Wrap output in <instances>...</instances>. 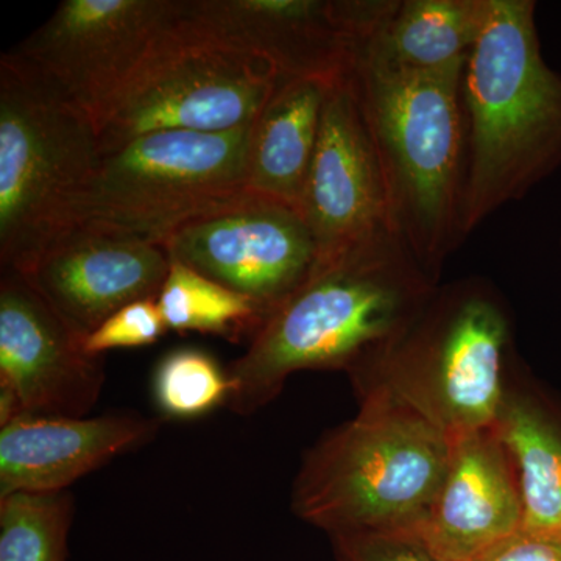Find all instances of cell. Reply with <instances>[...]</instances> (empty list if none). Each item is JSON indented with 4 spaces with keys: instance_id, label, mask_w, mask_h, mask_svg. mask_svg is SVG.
I'll return each mask as SVG.
<instances>
[{
    "instance_id": "cell-17",
    "label": "cell",
    "mask_w": 561,
    "mask_h": 561,
    "mask_svg": "<svg viewBox=\"0 0 561 561\" xmlns=\"http://www.w3.org/2000/svg\"><path fill=\"white\" fill-rule=\"evenodd\" d=\"M330 84L280 80L251 128L247 190L300 213Z\"/></svg>"
},
{
    "instance_id": "cell-26",
    "label": "cell",
    "mask_w": 561,
    "mask_h": 561,
    "mask_svg": "<svg viewBox=\"0 0 561 561\" xmlns=\"http://www.w3.org/2000/svg\"><path fill=\"white\" fill-rule=\"evenodd\" d=\"M560 245H561V238H560Z\"/></svg>"
},
{
    "instance_id": "cell-23",
    "label": "cell",
    "mask_w": 561,
    "mask_h": 561,
    "mask_svg": "<svg viewBox=\"0 0 561 561\" xmlns=\"http://www.w3.org/2000/svg\"><path fill=\"white\" fill-rule=\"evenodd\" d=\"M168 332L157 298L125 306L108 317L84 339V350L94 356L106 351L142 348L160 341Z\"/></svg>"
},
{
    "instance_id": "cell-20",
    "label": "cell",
    "mask_w": 561,
    "mask_h": 561,
    "mask_svg": "<svg viewBox=\"0 0 561 561\" xmlns=\"http://www.w3.org/2000/svg\"><path fill=\"white\" fill-rule=\"evenodd\" d=\"M157 302L168 331L238 341L243 334L253 339L265 323L260 308L249 298L172 257Z\"/></svg>"
},
{
    "instance_id": "cell-14",
    "label": "cell",
    "mask_w": 561,
    "mask_h": 561,
    "mask_svg": "<svg viewBox=\"0 0 561 561\" xmlns=\"http://www.w3.org/2000/svg\"><path fill=\"white\" fill-rule=\"evenodd\" d=\"M169 267L171 256L160 243L101 221H79L22 276L87 339L125 306L157 298Z\"/></svg>"
},
{
    "instance_id": "cell-24",
    "label": "cell",
    "mask_w": 561,
    "mask_h": 561,
    "mask_svg": "<svg viewBox=\"0 0 561 561\" xmlns=\"http://www.w3.org/2000/svg\"><path fill=\"white\" fill-rule=\"evenodd\" d=\"M341 561H443L412 530L331 537Z\"/></svg>"
},
{
    "instance_id": "cell-16",
    "label": "cell",
    "mask_w": 561,
    "mask_h": 561,
    "mask_svg": "<svg viewBox=\"0 0 561 561\" xmlns=\"http://www.w3.org/2000/svg\"><path fill=\"white\" fill-rule=\"evenodd\" d=\"M158 430V421L133 412L21 416L0 427V497L66 491L114 457L147 445Z\"/></svg>"
},
{
    "instance_id": "cell-4",
    "label": "cell",
    "mask_w": 561,
    "mask_h": 561,
    "mask_svg": "<svg viewBox=\"0 0 561 561\" xmlns=\"http://www.w3.org/2000/svg\"><path fill=\"white\" fill-rule=\"evenodd\" d=\"M357 400V415L306 453L291 511L331 537L416 529L440 489L454 438L382 391Z\"/></svg>"
},
{
    "instance_id": "cell-11",
    "label": "cell",
    "mask_w": 561,
    "mask_h": 561,
    "mask_svg": "<svg viewBox=\"0 0 561 561\" xmlns=\"http://www.w3.org/2000/svg\"><path fill=\"white\" fill-rule=\"evenodd\" d=\"M162 247L172 260L249 298L265 321L317 264L316 241L301 214L260 197L191 221Z\"/></svg>"
},
{
    "instance_id": "cell-25",
    "label": "cell",
    "mask_w": 561,
    "mask_h": 561,
    "mask_svg": "<svg viewBox=\"0 0 561 561\" xmlns=\"http://www.w3.org/2000/svg\"><path fill=\"white\" fill-rule=\"evenodd\" d=\"M474 561H561V546L516 531Z\"/></svg>"
},
{
    "instance_id": "cell-7",
    "label": "cell",
    "mask_w": 561,
    "mask_h": 561,
    "mask_svg": "<svg viewBox=\"0 0 561 561\" xmlns=\"http://www.w3.org/2000/svg\"><path fill=\"white\" fill-rule=\"evenodd\" d=\"M251 128L154 131L102 158L73 220L101 221L164 245L191 221L251 201Z\"/></svg>"
},
{
    "instance_id": "cell-1",
    "label": "cell",
    "mask_w": 561,
    "mask_h": 561,
    "mask_svg": "<svg viewBox=\"0 0 561 561\" xmlns=\"http://www.w3.org/2000/svg\"><path fill=\"white\" fill-rule=\"evenodd\" d=\"M437 287L393 231L317 265L231 365L227 408L261 411L298 371H350L401 334Z\"/></svg>"
},
{
    "instance_id": "cell-5",
    "label": "cell",
    "mask_w": 561,
    "mask_h": 561,
    "mask_svg": "<svg viewBox=\"0 0 561 561\" xmlns=\"http://www.w3.org/2000/svg\"><path fill=\"white\" fill-rule=\"evenodd\" d=\"M512 345L497 290L482 279L454 280L438 284L401 334L346 373L356 394L382 391L454 438L496 426Z\"/></svg>"
},
{
    "instance_id": "cell-15",
    "label": "cell",
    "mask_w": 561,
    "mask_h": 561,
    "mask_svg": "<svg viewBox=\"0 0 561 561\" xmlns=\"http://www.w3.org/2000/svg\"><path fill=\"white\" fill-rule=\"evenodd\" d=\"M522 497L497 427L454 437L430 511L413 534L443 561H474L522 530Z\"/></svg>"
},
{
    "instance_id": "cell-9",
    "label": "cell",
    "mask_w": 561,
    "mask_h": 561,
    "mask_svg": "<svg viewBox=\"0 0 561 561\" xmlns=\"http://www.w3.org/2000/svg\"><path fill=\"white\" fill-rule=\"evenodd\" d=\"M397 0H181L187 31L272 66L280 80L339 83Z\"/></svg>"
},
{
    "instance_id": "cell-3",
    "label": "cell",
    "mask_w": 561,
    "mask_h": 561,
    "mask_svg": "<svg viewBox=\"0 0 561 561\" xmlns=\"http://www.w3.org/2000/svg\"><path fill=\"white\" fill-rule=\"evenodd\" d=\"M463 70L409 73L356 60L350 73L381 164L391 231L437 283L465 239Z\"/></svg>"
},
{
    "instance_id": "cell-13",
    "label": "cell",
    "mask_w": 561,
    "mask_h": 561,
    "mask_svg": "<svg viewBox=\"0 0 561 561\" xmlns=\"http://www.w3.org/2000/svg\"><path fill=\"white\" fill-rule=\"evenodd\" d=\"M300 214L316 241V267L391 231L381 164L350 77L328 88Z\"/></svg>"
},
{
    "instance_id": "cell-12",
    "label": "cell",
    "mask_w": 561,
    "mask_h": 561,
    "mask_svg": "<svg viewBox=\"0 0 561 561\" xmlns=\"http://www.w3.org/2000/svg\"><path fill=\"white\" fill-rule=\"evenodd\" d=\"M101 356L41 297L25 276L0 279V383L16 393L25 416L83 419L101 398Z\"/></svg>"
},
{
    "instance_id": "cell-10",
    "label": "cell",
    "mask_w": 561,
    "mask_h": 561,
    "mask_svg": "<svg viewBox=\"0 0 561 561\" xmlns=\"http://www.w3.org/2000/svg\"><path fill=\"white\" fill-rule=\"evenodd\" d=\"M180 5L181 0H65L13 51L101 128L157 41L176 21Z\"/></svg>"
},
{
    "instance_id": "cell-19",
    "label": "cell",
    "mask_w": 561,
    "mask_h": 561,
    "mask_svg": "<svg viewBox=\"0 0 561 561\" xmlns=\"http://www.w3.org/2000/svg\"><path fill=\"white\" fill-rule=\"evenodd\" d=\"M496 427L515 467L523 534L561 546V420L511 386Z\"/></svg>"
},
{
    "instance_id": "cell-6",
    "label": "cell",
    "mask_w": 561,
    "mask_h": 561,
    "mask_svg": "<svg viewBox=\"0 0 561 561\" xmlns=\"http://www.w3.org/2000/svg\"><path fill=\"white\" fill-rule=\"evenodd\" d=\"M98 125L13 50L0 58V267L27 275L101 168Z\"/></svg>"
},
{
    "instance_id": "cell-21",
    "label": "cell",
    "mask_w": 561,
    "mask_h": 561,
    "mask_svg": "<svg viewBox=\"0 0 561 561\" xmlns=\"http://www.w3.org/2000/svg\"><path fill=\"white\" fill-rule=\"evenodd\" d=\"M72 518L68 491L0 497V561H68Z\"/></svg>"
},
{
    "instance_id": "cell-2",
    "label": "cell",
    "mask_w": 561,
    "mask_h": 561,
    "mask_svg": "<svg viewBox=\"0 0 561 561\" xmlns=\"http://www.w3.org/2000/svg\"><path fill=\"white\" fill-rule=\"evenodd\" d=\"M535 14L534 0H485L465 66V239L561 168V73L542 58Z\"/></svg>"
},
{
    "instance_id": "cell-18",
    "label": "cell",
    "mask_w": 561,
    "mask_h": 561,
    "mask_svg": "<svg viewBox=\"0 0 561 561\" xmlns=\"http://www.w3.org/2000/svg\"><path fill=\"white\" fill-rule=\"evenodd\" d=\"M483 14L485 0H397L357 60L409 73L463 70Z\"/></svg>"
},
{
    "instance_id": "cell-22",
    "label": "cell",
    "mask_w": 561,
    "mask_h": 561,
    "mask_svg": "<svg viewBox=\"0 0 561 561\" xmlns=\"http://www.w3.org/2000/svg\"><path fill=\"white\" fill-rule=\"evenodd\" d=\"M230 375L206 351L179 348L165 354L151 379L158 411L172 420L208 415L230 398Z\"/></svg>"
},
{
    "instance_id": "cell-8",
    "label": "cell",
    "mask_w": 561,
    "mask_h": 561,
    "mask_svg": "<svg viewBox=\"0 0 561 561\" xmlns=\"http://www.w3.org/2000/svg\"><path fill=\"white\" fill-rule=\"evenodd\" d=\"M279 81L267 62L195 35L176 16L102 122L103 157L149 133L249 127Z\"/></svg>"
}]
</instances>
